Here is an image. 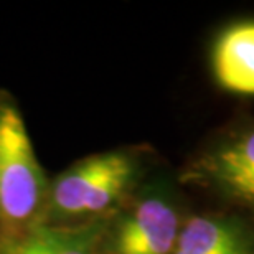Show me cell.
Here are the masks:
<instances>
[{"label": "cell", "mask_w": 254, "mask_h": 254, "mask_svg": "<svg viewBox=\"0 0 254 254\" xmlns=\"http://www.w3.org/2000/svg\"><path fill=\"white\" fill-rule=\"evenodd\" d=\"M50 180L35 154L17 101L0 89V236L42 225Z\"/></svg>", "instance_id": "6da1fadb"}, {"label": "cell", "mask_w": 254, "mask_h": 254, "mask_svg": "<svg viewBox=\"0 0 254 254\" xmlns=\"http://www.w3.org/2000/svg\"><path fill=\"white\" fill-rule=\"evenodd\" d=\"M139 164L130 152L108 150L74 162L50 182L45 225L104 220L134 187Z\"/></svg>", "instance_id": "7a4b0ae2"}, {"label": "cell", "mask_w": 254, "mask_h": 254, "mask_svg": "<svg viewBox=\"0 0 254 254\" xmlns=\"http://www.w3.org/2000/svg\"><path fill=\"white\" fill-rule=\"evenodd\" d=\"M182 225L172 191L162 184L149 185L132 203L108 218L104 254H172Z\"/></svg>", "instance_id": "3957f363"}, {"label": "cell", "mask_w": 254, "mask_h": 254, "mask_svg": "<svg viewBox=\"0 0 254 254\" xmlns=\"http://www.w3.org/2000/svg\"><path fill=\"white\" fill-rule=\"evenodd\" d=\"M196 167L208 185L254 210V129L215 147Z\"/></svg>", "instance_id": "277c9868"}, {"label": "cell", "mask_w": 254, "mask_h": 254, "mask_svg": "<svg viewBox=\"0 0 254 254\" xmlns=\"http://www.w3.org/2000/svg\"><path fill=\"white\" fill-rule=\"evenodd\" d=\"M104 220L81 225H42L15 236H0V254H104Z\"/></svg>", "instance_id": "5b68a950"}, {"label": "cell", "mask_w": 254, "mask_h": 254, "mask_svg": "<svg viewBox=\"0 0 254 254\" xmlns=\"http://www.w3.org/2000/svg\"><path fill=\"white\" fill-rule=\"evenodd\" d=\"M211 68L221 88L254 96V22H241L216 38Z\"/></svg>", "instance_id": "8992f818"}, {"label": "cell", "mask_w": 254, "mask_h": 254, "mask_svg": "<svg viewBox=\"0 0 254 254\" xmlns=\"http://www.w3.org/2000/svg\"><path fill=\"white\" fill-rule=\"evenodd\" d=\"M172 254H254L251 236L225 216L195 215L184 221Z\"/></svg>", "instance_id": "52a82bcc"}]
</instances>
